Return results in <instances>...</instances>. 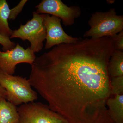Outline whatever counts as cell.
Returning <instances> with one entry per match:
<instances>
[{
	"mask_svg": "<svg viewBox=\"0 0 123 123\" xmlns=\"http://www.w3.org/2000/svg\"><path fill=\"white\" fill-rule=\"evenodd\" d=\"M107 70L111 78L123 76V51L114 50L108 61Z\"/></svg>",
	"mask_w": 123,
	"mask_h": 123,
	"instance_id": "cell-11",
	"label": "cell"
},
{
	"mask_svg": "<svg viewBox=\"0 0 123 123\" xmlns=\"http://www.w3.org/2000/svg\"><path fill=\"white\" fill-rule=\"evenodd\" d=\"M18 123H68L63 117L40 102L22 104L17 107Z\"/></svg>",
	"mask_w": 123,
	"mask_h": 123,
	"instance_id": "cell-5",
	"label": "cell"
},
{
	"mask_svg": "<svg viewBox=\"0 0 123 123\" xmlns=\"http://www.w3.org/2000/svg\"><path fill=\"white\" fill-rule=\"evenodd\" d=\"M6 95L7 93L6 91L0 84V97H3L6 99Z\"/></svg>",
	"mask_w": 123,
	"mask_h": 123,
	"instance_id": "cell-17",
	"label": "cell"
},
{
	"mask_svg": "<svg viewBox=\"0 0 123 123\" xmlns=\"http://www.w3.org/2000/svg\"><path fill=\"white\" fill-rule=\"evenodd\" d=\"M27 1V0H22L17 6L10 9L9 20H15L18 14L22 10L24 5Z\"/></svg>",
	"mask_w": 123,
	"mask_h": 123,
	"instance_id": "cell-16",
	"label": "cell"
},
{
	"mask_svg": "<svg viewBox=\"0 0 123 123\" xmlns=\"http://www.w3.org/2000/svg\"><path fill=\"white\" fill-rule=\"evenodd\" d=\"M0 84L6 91V99L16 106L38 99L37 94L25 78L9 75L0 70Z\"/></svg>",
	"mask_w": 123,
	"mask_h": 123,
	"instance_id": "cell-3",
	"label": "cell"
},
{
	"mask_svg": "<svg viewBox=\"0 0 123 123\" xmlns=\"http://www.w3.org/2000/svg\"><path fill=\"white\" fill-rule=\"evenodd\" d=\"M110 86L111 95H123V76L111 78Z\"/></svg>",
	"mask_w": 123,
	"mask_h": 123,
	"instance_id": "cell-13",
	"label": "cell"
},
{
	"mask_svg": "<svg viewBox=\"0 0 123 123\" xmlns=\"http://www.w3.org/2000/svg\"><path fill=\"white\" fill-rule=\"evenodd\" d=\"M110 117L114 123H123V95L110 97L106 103Z\"/></svg>",
	"mask_w": 123,
	"mask_h": 123,
	"instance_id": "cell-9",
	"label": "cell"
},
{
	"mask_svg": "<svg viewBox=\"0 0 123 123\" xmlns=\"http://www.w3.org/2000/svg\"><path fill=\"white\" fill-rule=\"evenodd\" d=\"M18 121L17 106L0 97V123H18Z\"/></svg>",
	"mask_w": 123,
	"mask_h": 123,
	"instance_id": "cell-10",
	"label": "cell"
},
{
	"mask_svg": "<svg viewBox=\"0 0 123 123\" xmlns=\"http://www.w3.org/2000/svg\"><path fill=\"white\" fill-rule=\"evenodd\" d=\"M60 18L49 14H44L43 24L46 31L45 49H49L62 43H71L77 42L79 38L69 35L64 31Z\"/></svg>",
	"mask_w": 123,
	"mask_h": 123,
	"instance_id": "cell-8",
	"label": "cell"
},
{
	"mask_svg": "<svg viewBox=\"0 0 123 123\" xmlns=\"http://www.w3.org/2000/svg\"><path fill=\"white\" fill-rule=\"evenodd\" d=\"M35 8L37 13L57 17L66 26L74 24L75 19L80 17L81 13L78 6L68 7L61 0H43Z\"/></svg>",
	"mask_w": 123,
	"mask_h": 123,
	"instance_id": "cell-6",
	"label": "cell"
},
{
	"mask_svg": "<svg viewBox=\"0 0 123 123\" xmlns=\"http://www.w3.org/2000/svg\"><path fill=\"white\" fill-rule=\"evenodd\" d=\"M36 57L30 47L25 49L18 43L14 48L9 50H0V70L13 75L17 65L26 63L31 65Z\"/></svg>",
	"mask_w": 123,
	"mask_h": 123,
	"instance_id": "cell-7",
	"label": "cell"
},
{
	"mask_svg": "<svg viewBox=\"0 0 123 123\" xmlns=\"http://www.w3.org/2000/svg\"><path fill=\"white\" fill-rule=\"evenodd\" d=\"M33 17L25 25L21 24L20 28L13 31L10 38H19L30 42L31 50L34 53L42 50L43 42L46 37V28L43 24L44 14L33 12Z\"/></svg>",
	"mask_w": 123,
	"mask_h": 123,
	"instance_id": "cell-4",
	"label": "cell"
},
{
	"mask_svg": "<svg viewBox=\"0 0 123 123\" xmlns=\"http://www.w3.org/2000/svg\"><path fill=\"white\" fill-rule=\"evenodd\" d=\"M0 44L2 46L3 51H6L11 50L15 47L16 43L12 42L9 37H5L0 34Z\"/></svg>",
	"mask_w": 123,
	"mask_h": 123,
	"instance_id": "cell-14",
	"label": "cell"
},
{
	"mask_svg": "<svg viewBox=\"0 0 123 123\" xmlns=\"http://www.w3.org/2000/svg\"><path fill=\"white\" fill-rule=\"evenodd\" d=\"M88 24L90 29L84 33V37L94 39L112 37L123 30V15H117L114 8L97 11L91 15Z\"/></svg>",
	"mask_w": 123,
	"mask_h": 123,
	"instance_id": "cell-2",
	"label": "cell"
},
{
	"mask_svg": "<svg viewBox=\"0 0 123 123\" xmlns=\"http://www.w3.org/2000/svg\"><path fill=\"white\" fill-rule=\"evenodd\" d=\"M10 9L6 0H0V34L10 37L13 31L9 26V16Z\"/></svg>",
	"mask_w": 123,
	"mask_h": 123,
	"instance_id": "cell-12",
	"label": "cell"
},
{
	"mask_svg": "<svg viewBox=\"0 0 123 123\" xmlns=\"http://www.w3.org/2000/svg\"><path fill=\"white\" fill-rule=\"evenodd\" d=\"M111 37L115 50L123 51V30Z\"/></svg>",
	"mask_w": 123,
	"mask_h": 123,
	"instance_id": "cell-15",
	"label": "cell"
},
{
	"mask_svg": "<svg viewBox=\"0 0 123 123\" xmlns=\"http://www.w3.org/2000/svg\"><path fill=\"white\" fill-rule=\"evenodd\" d=\"M114 51L102 38L59 44L36 57L29 81L68 123H114L106 104L112 96L107 65Z\"/></svg>",
	"mask_w": 123,
	"mask_h": 123,
	"instance_id": "cell-1",
	"label": "cell"
}]
</instances>
